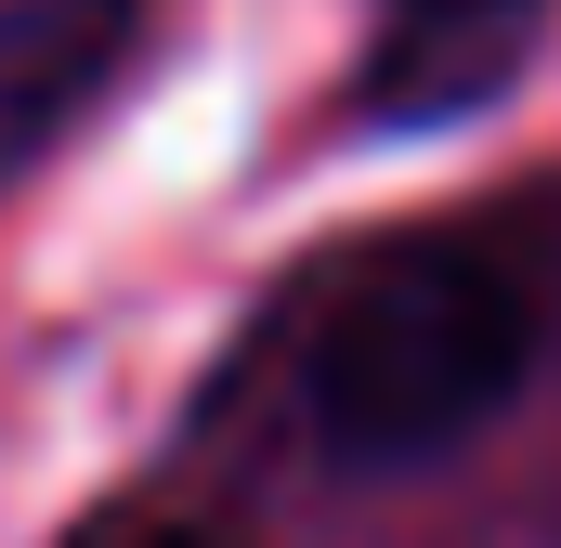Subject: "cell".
<instances>
[{"mask_svg": "<svg viewBox=\"0 0 561 548\" xmlns=\"http://www.w3.org/2000/svg\"><path fill=\"white\" fill-rule=\"evenodd\" d=\"M523 366H536V262L470 222L366 236L287 313V406L340 470H419L470 444L523 392Z\"/></svg>", "mask_w": 561, "mask_h": 548, "instance_id": "cell-1", "label": "cell"}, {"mask_svg": "<svg viewBox=\"0 0 561 548\" xmlns=\"http://www.w3.org/2000/svg\"><path fill=\"white\" fill-rule=\"evenodd\" d=\"M561 0H379L366 26V118L379 132H431L470 118L483 92L523 79V53L549 39Z\"/></svg>", "mask_w": 561, "mask_h": 548, "instance_id": "cell-2", "label": "cell"}, {"mask_svg": "<svg viewBox=\"0 0 561 548\" xmlns=\"http://www.w3.org/2000/svg\"><path fill=\"white\" fill-rule=\"evenodd\" d=\"M144 53V0H0V196L79 132Z\"/></svg>", "mask_w": 561, "mask_h": 548, "instance_id": "cell-3", "label": "cell"}, {"mask_svg": "<svg viewBox=\"0 0 561 548\" xmlns=\"http://www.w3.org/2000/svg\"><path fill=\"white\" fill-rule=\"evenodd\" d=\"M79 548H209V536H183V523H105V536H79Z\"/></svg>", "mask_w": 561, "mask_h": 548, "instance_id": "cell-4", "label": "cell"}]
</instances>
